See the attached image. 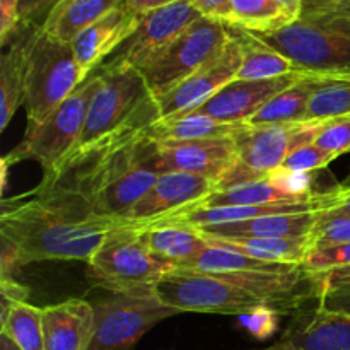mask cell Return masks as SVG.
<instances>
[{
    "label": "cell",
    "mask_w": 350,
    "mask_h": 350,
    "mask_svg": "<svg viewBox=\"0 0 350 350\" xmlns=\"http://www.w3.org/2000/svg\"><path fill=\"white\" fill-rule=\"evenodd\" d=\"M122 219L96 214L79 188L58 183L26 200L3 202L0 236L9 239L24 263L44 260L89 262L106 236L123 228Z\"/></svg>",
    "instance_id": "6da1fadb"
},
{
    "label": "cell",
    "mask_w": 350,
    "mask_h": 350,
    "mask_svg": "<svg viewBox=\"0 0 350 350\" xmlns=\"http://www.w3.org/2000/svg\"><path fill=\"white\" fill-rule=\"evenodd\" d=\"M149 125H139L109 140L60 181L72 178V187L91 198L96 214L120 219L164 173L159 146L150 137Z\"/></svg>",
    "instance_id": "7a4b0ae2"
},
{
    "label": "cell",
    "mask_w": 350,
    "mask_h": 350,
    "mask_svg": "<svg viewBox=\"0 0 350 350\" xmlns=\"http://www.w3.org/2000/svg\"><path fill=\"white\" fill-rule=\"evenodd\" d=\"M101 82L89 106L88 118L77 144L58 163L55 171L44 176L38 190L55 187L62 178L81 166L92 152L139 125L159 120V105L139 70L126 65L105 62L99 65Z\"/></svg>",
    "instance_id": "3957f363"
},
{
    "label": "cell",
    "mask_w": 350,
    "mask_h": 350,
    "mask_svg": "<svg viewBox=\"0 0 350 350\" xmlns=\"http://www.w3.org/2000/svg\"><path fill=\"white\" fill-rule=\"evenodd\" d=\"M256 36L289 58L297 70L350 74V7L304 12L294 23Z\"/></svg>",
    "instance_id": "277c9868"
},
{
    "label": "cell",
    "mask_w": 350,
    "mask_h": 350,
    "mask_svg": "<svg viewBox=\"0 0 350 350\" xmlns=\"http://www.w3.org/2000/svg\"><path fill=\"white\" fill-rule=\"evenodd\" d=\"M84 81L72 44L29 29L26 57V135L34 132Z\"/></svg>",
    "instance_id": "5b68a950"
},
{
    "label": "cell",
    "mask_w": 350,
    "mask_h": 350,
    "mask_svg": "<svg viewBox=\"0 0 350 350\" xmlns=\"http://www.w3.org/2000/svg\"><path fill=\"white\" fill-rule=\"evenodd\" d=\"M88 265L92 284L113 294L154 289L173 270L147 248L142 229L125 226L106 236Z\"/></svg>",
    "instance_id": "8992f818"
},
{
    "label": "cell",
    "mask_w": 350,
    "mask_h": 350,
    "mask_svg": "<svg viewBox=\"0 0 350 350\" xmlns=\"http://www.w3.org/2000/svg\"><path fill=\"white\" fill-rule=\"evenodd\" d=\"M99 82H101V70L98 67L34 132L27 133L16 149L3 156V163L10 166L31 159L44 167V176L53 173L58 163L77 144Z\"/></svg>",
    "instance_id": "52a82bcc"
},
{
    "label": "cell",
    "mask_w": 350,
    "mask_h": 350,
    "mask_svg": "<svg viewBox=\"0 0 350 350\" xmlns=\"http://www.w3.org/2000/svg\"><path fill=\"white\" fill-rule=\"evenodd\" d=\"M325 122H296L250 126L236 135L238 157L219 181V190L265 180L280 170L296 147L314 142Z\"/></svg>",
    "instance_id": "ba28073f"
},
{
    "label": "cell",
    "mask_w": 350,
    "mask_h": 350,
    "mask_svg": "<svg viewBox=\"0 0 350 350\" xmlns=\"http://www.w3.org/2000/svg\"><path fill=\"white\" fill-rule=\"evenodd\" d=\"M154 293L164 306L178 313L243 314L256 308H269L236 284L219 275L173 269L154 286Z\"/></svg>",
    "instance_id": "9c48e42d"
},
{
    "label": "cell",
    "mask_w": 350,
    "mask_h": 350,
    "mask_svg": "<svg viewBox=\"0 0 350 350\" xmlns=\"http://www.w3.org/2000/svg\"><path fill=\"white\" fill-rule=\"evenodd\" d=\"M228 41L229 31L226 24L204 16L195 21L142 74L154 98H163L195 72L215 60Z\"/></svg>",
    "instance_id": "30bf717a"
},
{
    "label": "cell",
    "mask_w": 350,
    "mask_h": 350,
    "mask_svg": "<svg viewBox=\"0 0 350 350\" xmlns=\"http://www.w3.org/2000/svg\"><path fill=\"white\" fill-rule=\"evenodd\" d=\"M180 314L164 306L154 289L115 294L94 306V335L89 350H129L150 328Z\"/></svg>",
    "instance_id": "8fae6325"
},
{
    "label": "cell",
    "mask_w": 350,
    "mask_h": 350,
    "mask_svg": "<svg viewBox=\"0 0 350 350\" xmlns=\"http://www.w3.org/2000/svg\"><path fill=\"white\" fill-rule=\"evenodd\" d=\"M215 191H219L217 181L197 174L167 171L120 219L125 228H154L166 219L202 207Z\"/></svg>",
    "instance_id": "7c38bea8"
},
{
    "label": "cell",
    "mask_w": 350,
    "mask_h": 350,
    "mask_svg": "<svg viewBox=\"0 0 350 350\" xmlns=\"http://www.w3.org/2000/svg\"><path fill=\"white\" fill-rule=\"evenodd\" d=\"M200 17L202 14L188 0L144 14L135 33L109 57L108 64L126 65L144 74Z\"/></svg>",
    "instance_id": "4fadbf2b"
},
{
    "label": "cell",
    "mask_w": 350,
    "mask_h": 350,
    "mask_svg": "<svg viewBox=\"0 0 350 350\" xmlns=\"http://www.w3.org/2000/svg\"><path fill=\"white\" fill-rule=\"evenodd\" d=\"M241 62L243 58L238 41L229 34L228 44L215 60L195 72L187 81L178 84L173 91L157 99L159 118L187 115L200 108L229 82L236 81Z\"/></svg>",
    "instance_id": "5bb4252c"
},
{
    "label": "cell",
    "mask_w": 350,
    "mask_h": 350,
    "mask_svg": "<svg viewBox=\"0 0 350 350\" xmlns=\"http://www.w3.org/2000/svg\"><path fill=\"white\" fill-rule=\"evenodd\" d=\"M310 74L306 70H294L273 79L232 81L195 111L219 122L248 123L267 103Z\"/></svg>",
    "instance_id": "9a60e30c"
},
{
    "label": "cell",
    "mask_w": 350,
    "mask_h": 350,
    "mask_svg": "<svg viewBox=\"0 0 350 350\" xmlns=\"http://www.w3.org/2000/svg\"><path fill=\"white\" fill-rule=\"evenodd\" d=\"M157 146H159L161 167L164 173L180 171V173L197 174L217 181V185L238 157L236 137L157 142Z\"/></svg>",
    "instance_id": "2e32d148"
},
{
    "label": "cell",
    "mask_w": 350,
    "mask_h": 350,
    "mask_svg": "<svg viewBox=\"0 0 350 350\" xmlns=\"http://www.w3.org/2000/svg\"><path fill=\"white\" fill-rule=\"evenodd\" d=\"M142 14L133 12L123 2L122 5L111 9L91 26L85 27L72 41V50L82 77L85 79L92 74L99 65H103L106 57L115 53L135 33L142 23Z\"/></svg>",
    "instance_id": "e0dca14e"
},
{
    "label": "cell",
    "mask_w": 350,
    "mask_h": 350,
    "mask_svg": "<svg viewBox=\"0 0 350 350\" xmlns=\"http://www.w3.org/2000/svg\"><path fill=\"white\" fill-rule=\"evenodd\" d=\"M263 350H350V314L323 306L297 313L280 340Z\"/></svg>",
    "instance_id": "ac0fdd59"
},
{
    "label": "cell",
    "mask_w": 350,
    "mask_h": 350,
    "mask_svg": "<svg viewBox=\"0 0 350 350\" xmlns=\"http://www.w3.org/2000/svg\"><path fill=\"white\" fill-rule=\"evenodd\" d=\"M44 350H89L94 335V306L67 299L43 308Z\"/></svg>",
    "instance_id": "d6986e66"
},
{
    "label": "cell",
    "mask_w": 350,
    "mask_h": 350,
    "mask_svg": "<svg viewBox=\"0 0 350 350\" xmlns=\"http://www.w3.org/2000/svg\"><path fill=\"white\" fill-rule=\"evenodd\" d=\"M320 217L321 212L267 215L252 221L205 226L197 231L205 238H308Z\"/></svg>",
    "instance_id": "ffe728a7"
},
{
    "label": "cell",
    "mask_w": 350,
    "mask_h": 350,
    "mask_svg": "<svg viewBox=\"0 0 350 350\" xmlns=\"http://www.w3.org/2000/svg\"><path fill=\"white\" fill-rule=\"evenodd\" d=\"M29 29L33 27L19 26L12 40L9 41V50L0 60V132L7 129L17 108L24 106Z\"/></svg>",
    "instance_id": "44dd1931"
},
{
    "label": "cell",
    "mask_w": 350,
    "mask_h": 350,
    "mask_svg": "<svg viewBox=\"0 0 350 350\" xmlns=\"http://www.w3.org/2000/svg\"><path fill=\"white\" fill-rule=\"evenodd\" d=\"M246 129L248 123L219 122L208 115L191 111L187 115L156 120L149 125V133L157 142H181V140L236 137Z\"/></svg>",
    "instance_id": "7402d4cb"
},
{
    "label": "cell",
    "mask_w": 350,
    "mask_h": 350,
    "mask_svg": "<svg viewBox=\"0 0 350 350\" xmlns=\"http://www.w3.org/2000/svg\"><path fill=\"white\" fill-rule=\"evenodd\" d=\"M228 31L238 41L243 58L236 81L273 79L297 70L289 58L260 40L256 34L236 26H228Z\"/></svg>",
    "instance_id": "603a6c76"
},
{
    "label": "cell",
    "mask_w": 350,
    "mask_h": 350,
    "mask_svg": "<svg viewBox=\"0 0 350 350\" xmlns=\"http://www.w3.org/2000/svg\"><path fill=\"white\" fill-rule=\"evenodd\" d=\"M123 2L125 0H60L41 29L62 43L72 44L85 27Z\"/></svg>",
    "instance_id": "cb8c5ba5"
},
{
    "label": "cell",
    "mask_w": 350,
    "mask_h": 350,
    "mask_svg": "<svg viewBox=\"0 0 350 350\" xmlns=\"http://www.w3.org/2000/svg\"><path fill=\"white\" fill-rule=\"evenodd\" d=\"M334 74H320L311 72L304 79L297 81L286 91L267 103L255 116L248 122L250 126L260 125H280V123H296L306 122L308 108L314 92L318 91L325 79Z\"/></svg>",
    "instance_id": "d4e9b609"
},
{
    "label": "cell",
    "mask_w": 350,
    "mask_h": 350,
    "mask_svg": "<svg viewBox=\"0 0 350 350\" xmlns=\"http://www.w3.org/2000/svg\"><path fill=\"white\" fill-rule=\"evenodd\" d=\"M142 238L147 248L171 269L185 265L207 246V241L197 229L181 226L142 229Z\"/></svg>",
    "instance_id": "484cf974"
},
{
    "label": "cell",
    "mask_w": 350,
    "mask_h": 350,
    "mask_svg": "<svg viewBox=\"0 0 350 350\" xmlns=\"http://www.w3.org/2000/svg\"><path fill=\"white\" fill-rule=\"evenodd\" d=\"M212 245L234 250L250 258L263 260L270 263L303 265L310 255L308 238H205Z\"/></svg>",
    "instance_id": "4316f807"
},
{
    "label": "cell",
    "mask_w": 350,
    "mask_h": 350,
    "mask_svg": "<svg viewBox=\"0 0 350 350\" xmlns=\"http://www.w3.org/2000/svg\"><path fill=\"white\" fill-rule=\"evenodd\" d=\"M299 265H286V263H270L263 260L250 258L234 250L207 243L204 250L195 258L178 267L180 270H190L198 273H211V275H226V273H245V272H289Z\"/></svg>",
    "instance_id": "83f0119b"
},
{
    "label": "cell",
    "mask_w": 350,
    "mask_h": 350,
    "mask_svg": "<svg viewBox=\"0 0 350 350\" xmlns=\"http://www.w3.org/2000/svg\"><path fill=\"white\" fill-rule=\"evenodd\" d=\"M350 116V74H334L318 88L308 108L306 122H327Z\"/></svg>",
    "instance_id": "f1b7e54d"
},
{
    "label": "cell",
    "mask_w": 350,
    "mask_h": 350,
    "mask_svg": "<svg viewBox=\"0 0 350 350\" xmlns=\"http://www.w3.org/2000/svg\"><path fill=\"white\" fill-rule=\"evenodd\" d=\"M291 197L272 178L238 185V187L219 190L202 204V207H238V205H265L279 200H289ZM299 198V197H297ZM200 208V207H198Z\"/></svg>",
    "instance_id": "f546056e"
},
{
    "label": "cell",
    "mask_w": 350,
    "mask_h": 350,
    "mask_svg": "<svg viewBox=\"0 0 350 350\" xmlns=\"http://www.w3.org/2000/svg\"><path fill=\"white\" fill-rule=\"evenodd\" d=\"M232 19L229 26L250 33H272L287 26L289 19L273 0H231Z\"/></svg>",
    "instance_id": "4dcf8cb0"
},
{
    "label": "cell",
    "mask_w": 350,
    "mask_h": 350,
    "mask_svg": "<svg viewBox=\"0 0 350 350\" xmlns=\"http://www.w3.org/2000/svg\"><path fill=\"white\" fill-rule=\"evenodd\" d=\"M0 334L12 338L21 350H44L43 308L23 303L0 323Z\"/></svg>",
    "instance_id": "1f68e13d"
},
{
    "label": "cell",
    "mask_w": 350,
    "mask_h": 350,
    "mask_svg": "<svg viewBox=\"0 0 350 350\" xmlns=\"http://www.w3.org/2000/svg\"><path fill=\"white\" fill-rule=\"evenodd\" d=\"M350 243V217L321 212V217L311 234L308 236L310 253Z\"/></svg>",
    "instance_id": "d6a6232c"
},
{
    "label": "cell",
    "mask_w": 350,
    "mask_h": 350,
    "mask_svg": "<svg viewBox=\"0 0 350 350\" xmlns=\"http://www.w3.org/2000/svg\"><path fill=\"white\" fill-rule=\"evenodd\" d=\"M335 159H337V156L311 142L296 147L286 157L282 167L287 171H297V173H313V171L327 167Z\"/></svg>",
    "instance_id": "836d02e7"
},
{
    "label": "cell",
    "mask_w": 350,
    "mask_h": 350,
    "mask_svg": "<svg viewBox=\"0 0 350 350\" xmlns=\"http://www.w3.org/2000/svg\"><path fill=\"white\" fill-rule=\"evenodd\" d=\"M313 144L337 157L350 152V116L327 120Z\"/></svg>",
    "instance_id": "e575fe53"
},
{
    "label": "cell",
    "mask_w": 350,
    "mask_h": 350,
    "mask_svg": "<svg viewBox=\"0 0 350 350\" xmlns=\"http://www.w3.org/2000/svg\"><path fill=\"white\" fill-rule=\"evenodd\" d=\"M303 265L313 272H330V270L347 267L350 265V243L310 253L304 258Z\"/></svg>",
    "instance_id": "d590c367"
},
{
    "label": "cell",
    "mask_w": 350,
    "mask_h": 350,
    "mask_svg": "<svg viewBox=\"0 0 350 350\" xmlns=\"http://www.w3.org/2000/svg\"><path fill=\"white\" fill-rule=\"evenodd\" d=\"M60 0H19V26L41 27Z\"/></svg>",
    "instance_id": "8d00e7d4"
},
{
    "label": "cell",
    "mask_w": 350,
    "mask_h": 350,
    "mask_svg": "<svg viewBox=\"0 0 350 350\" xmlns=\"http://www.w3.org/2000/svg\"><path fill=\"white\" fill-rule=\"evenodd\" d=\"M0 291H2V306H0V323L9 317V313L12 311V308L19 306V304L27 303V297H29V289L24 287L23 284L16 282L14 279H5V277H0Z\"/></svg>",
    "instance_id": "74e56055"
},
{
    "label": "cell",
    "mask_w": 350,
    "mask_h": 350,
    "mask_svg": "<svg viewBox=\"0 0 350 350\" xmlns=\"http://www.w3.org/2000/svg\"><path fill=\"white\" fill-rule=\"evenodd\" d=\"M277 311L270 308H256L252 313L243 314L241 321L256 335V337H269L277 325Z\"/></svg>",
    "instance_id": "f35d334b"
},
{
    "label": "cell",
    "mask_w": 350,
    "mask_h": 350,
    "mask_svg": "<svg viewBox=\"0 0 350 350\" xmlns=\"http://www.w3.org/2000/svg\"><path fill=\"white\" fill-rule=\"evenodd\" d=\"M19 29V0H0V43L7 46Z\"/></svg>",
    "instance_id": "ab89813d"
},
{
    "label": "cell",
    "mask_w": 350,
    "mask_h": 350,
    "mask_svg": "<svg viewBox=\"0 0 350 350\" xmlns=\"http://www.w3.org/2000/svg\"><path fill=\"white\" fill-rule=\"evenodd\" d=\"M204 17L229 26L232 19L231 0H188Z\"/></svg>",
    "instance_id": "60d3db41"
},
{
    "label": "cell",
    "mask_w": 350,
    "mask_h": 350,
    "mask_svg": "<svg viewBox=\"0 0 350 350\" xmlns=\"http://www.w3.org/2000/svg\"><path fill=\"white\" fill-rule=\"evenodd\" d=\"M318 306L350 314V284L323 287V294H321V299Z\"/></svg>",
    "instance_id": "b9f144b4"
},
{
    "label": "cell",
    "mask_w": 350,
    "mask_h": 350,
    "mask_svg": "<svg viewBox=\"0 0 350 350\" xmlns=\"http://www.w3.org/2000/svg\"><path fill=\"white\" fill-rule=\"evenodd\" d=\"M24 265L26 263H24L19 250L9 239L0 236V277L14 279V273H17V270Z\"/></svg>",
    "instance_id": "7bdbcfd3"
},
{
    "label": "cell",
    "mask_w": 350,
    "mask_h": 350,
    "mask_svg": "<svg viewBox=\"0 0 350 350\" xmlns=\"http://www.w3.org/2000/svg\"><path fill=\"white\" fill-rule=\"evenodd\" d=\"M181 2V0H125V5L132 9L137 14H147L152 12L156 9H163V7L171 5V3Z\"/></svg>",
    "instance_id": "ee69618b"
},
{
    "label": "cell",
    "mask_w": 350,
    "mask_h": 350,
    "mask_svg": "<svg viewBox=\"0 0 350 350\" xmlns=\"http://www.w3.org/2000/svg\"><path fill=\"white\" fill-rule=\"evenodd\" d=\"M350 7V0H303L304 12H325V10Z\"/></svg>",
    "instance_id": "f6af8a7d"
},
{
    "label": "cell",
    "mask_w": 350,
    "mask_h": 350,
    "mask_svg": "<svg viewBox=\"0 0 350 350\" xmlns=\"http://www.w3.org/2000/svg\"><path fill=\"white\" fill-rule=\"evenodd\" d=\"M273 2L282 9V12L286 14L289 23L297 21L301 17V14H303V0H273Z\"/></svg>",
    "instance_id": "bcb514c9"
},
{
    "label": "cell",
    "mask_w": 350,
    "mask_h": 350,
    "mask_svg": "<svg viewBox=\"0 0 350 350\" xmlns=\"http://www.w3.org/2000/svg\"><path fill=\"white\" fill-rule=\"evenodd\" d=\"M327 212H330V214H337V215H347V217H350V188H344L342 185H338L337 204Z\"/></svg>",
    "instance_id": "7dc6e473"
},
{
    "label": "cell",
    "mask_w": 350,
    "mask_h": 350,
    "mask_svg": "<svg viewBox=\"0 0 350 350\" xmlns=\"http://www.w3.org/2000/svg\"><path fill=\"white\" fill-rule=\"evenodd\" d=\"M0 350H21L17 347L16 342L10 337H7L5 334H0Z\"/></svg>",
    "instance_id": "c3c4849f"
},
{
    "label": "cell",
    "mask_w": 350,
    "mask_h": 350,
    "mask_svg": "<svg viewBox=\"0 0 350 350\" xmlns=\"http://www.w3.org/2000/svg\"><path fill=\"white\" fill-rule=\"evenodd\" d=\"M342 187H344V188H350V173H349V176L345 178L344 183H342Z\"/></svg>",
    "instance_id": "681fc988"
}]
</instances>
